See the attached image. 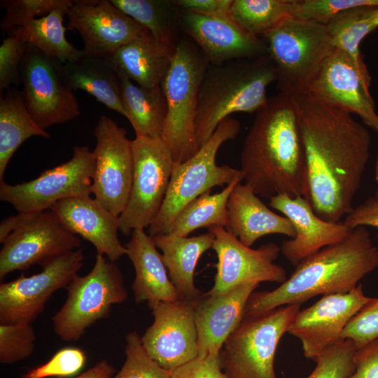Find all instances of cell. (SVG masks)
<instances>
[{
    "label": "cell",
    "instance_id": "cell-31",
    "mask_svg": "<svg viewBox=\"0 0 378 378\" xmlns=\"http://www.w3.org/2000/svg\"><path fill=\"white\" fill-rule=\"evenodd\" d=\"M120 97L136 135L162 138L167 116V104L161 86L146 89L120 76Z\"/></svg>",
    "mask_w": 378,
    "mask_h": 378
},
{
    "label": "cell",
    "instance_id": "cell-49",
    "mask_svg": "<svg viewBox=\"0 0 378 378\" xmlns=\"http://www.w3.org/2000/svg\"><path fill=\"white\" fill-rule=\"evenodd\" d=\"M113 373V367L106 360L102 359L92 368L74 378H111Z\"/></svg>",
    "mask_w": 378,
    "mask_h": 378
},
{
    "label": "cell",
    "instance_id": "cell-26",
    "mask_svg": "<svg viewBox=\"0 0 378 378\" xmlns=\"http://www.w3.org/2000/svg\"><path fill=\"white\" fill-rule=\"evenodd\" d=\"M125 246L135 270L132 289L136 303L146 302L152 309L160 302L179 299L151 236L143 229L134 230Z\"/></svg>",
    "mask_w": 378,
    "mask_h": 378
},
{
    "label": "cell",
    "instance_id": "cell-6",
    "mask_svg": "<svg viewBox=\"0 0 378 378\" xmlns=\"http://www.w3.org/2000/svg\"><path fill=\"white\" fill-rule=\"evenodd\" d=\"M262 38L275 68L276 88L290 98L309 94L335 48L326 25L292 17Z\"/></svg>",
    "mask_w": 378,
    "mask_h": 378
},
{
    "label": "cell",
    "instance_id": "cell-24",
    "mask_svg": "<svg viewBox=\"0 0 378 378\" xmlns=\"http://www.w3.org/2000/svg\"><path fill=\"white\" fill-rule=\"evenodd\" d=\"M50 209L69 232L90 241L97 254L113 262L127 255L118 236L119 216L90 195L62 200Z\"/></svg>",
    "mask_w": 378,
    "mask_h": 378
},
{
    "label": "cell",
    "instance_id": "cell-10",
    "mask_svg": "<svg viewBox=\"0 0 378 378\" xmlns=\"http://www.w3.org/2000/svg\"><path fill=\"white\" fill-rule=\"evenodd\" d=\"M132 146V187L127 205L118 217L119 231L124 235L149 227L163 203L174 164L161 138L136 135Z\"/></svg>",
    "mask_w": 378,
    "mask_h": 378
},
{
    "label": "cell",
    "instance_id": "cell-32",
    "mask_svg": "<svg viewBox=\"0 0 378 378\" xmlns=\"http://www.w3.org/2000/svg\"><path fill=\"white\" fill-rule=\"evenodd\" d=\"M126 15L146 28L160 44L171 49L179 37L181 9L174 1L110 0Z\"/></svg>",
    "mask_w": 378,
    "mask_h": 378
},
{
    "label": "cell",
    "instance_id": "cell-20",
    "mask_svg": "<svg viewBox=\"0 0 378 378\" xmlns=\"http://www.w3.org/2000/svg\"><path fill=\"white\" fill-rule=\"evenodd\" d=\"M370 76L362 72L351 58L334 48L323 64L309 94L360 117L378 133V114L370 94Z\"/></svg>",
    "mask_w": 378,
    "mask_h": 378
},
{
    "label": "cell",
    "instance_id": "cell-2",
    "mask_svg": "<svg viewBox=\"0 0 378 378\" xmlns=\"http://www.w3.org/2000/svg\"><path fill=\"white\" fill-rule=\"evenodd\" d=\"M240 160L245 183L258 196L306 197V159L290 97L279 93L256 112Z\"/></svg>",
    "mask_w": 378,
    "mask_h": 378
},
{
    "label": "cell",
    "instance_id": "cell-34",
    "mask_svg": "<svg viewBox=\"0 0 378 378\" xmlns=\"http://www.w3.org/2000/svg\"><path fill=\"white\" fill-rule=\"evenodd\" d=\"M243 179L241 172L222 191L212 194L209 190L191 201L178 214L169 233L188 237L192 232L202 227H226L228 224L227 204L229 197L236 185Z\"/></svg>",
    "mask_w": 378,
    "mask_h": 378
},
{
    "label": "cell",
    "instance_id": "cell-29",
    "mask_svg": "<svg viewBox=\"0 0 378 378\" xmlns=\"http://www.w3.org/2000/svg\"><path fill=\"white\" fill-rule=\"evenodd\" d=\"M64 79L74 91L83 90L108 108L125 117L120 97V76L110 57L83 54L63 63Z\"/></svg>",
    "mask_w": 378,
    "mask_h": 378
},
{
    "label": "cell",
    "instance_id": "cell-44",
    "mask_svg": "<svg viewBox=\"0 0 378 378\" xmlns=\"http://www.w3.org/2000/svg\"><path fill=\"white\" fill-rule=\"evenodd\" d=\"M28 43L22 38L10 36L0 46V92L20 83V67Z\"/></svg>",
    "mask_w": 378,
    "mask_h": 378
},
{
    "label": "cell",
    "instance_id": "cell-18",
    "mask_svg": "<svg viewBox=\"0 0 378 378\" xmlns=\"http://www.w3.org/2000/svg\"><path fill=\"white\" fill-rule=\"evenodd\" d=\"M68 29L76 30L84 53L111 57L121 46L151 36L108 0H76L68 10Z\"/></svg>",
    "mask_w": 378,
    "mask_h": 378
},
{
    "label": "cell",
    "instance_id": "cell-12",
    "mask_svg": "<svg viewBox=\"0 0 378 378\" xmlns=\"http://www.w3.org/2000/svg\"><path fill=\"white\" fill-rule=\"evenodd\" d=\"M21 214L17 227L3 241L0 279L34 265L45 266L57 257L80 248V237L69 232L51 210Z\"/></svg>",
    "mask_w": 378,
    "mask_h": 378
},
{
    "label": "cell",
    "instance_id": "cell-16",
    "mask_svg": "<svg viewBox=\"0 0 378 378\" xmlns=\"http://www.w3.org/2000/svg\"><path fill=\"white\" fill-rule=\"evenodd\" d=\"M208 230L215 236L212 248L218 262L214 284L207 293L223 294L248 283L281 284L287 279L286 270L274 262L281 253L275 243L252 248L223 226L210 227Z\"/></svg>",
    "mask_w": 378,
    "mask_h": 378
},
{
    "label": "cell",
    "instance_id": "cell-25",
    "mask_svg": "<svg viewBox=\"0 0 378 378\" xmlns=\"http://www.w3.org/2000/svg\"><path fill=\"white\" fill-rule=\"evenodd\" d=\"M227 207L228 224L225 228L248 247L265 235L277 234L290 238L295 236V230L288 218L269 209L246 183L236 185Z\"/></svg>",
    "mask_w": 378,
    "mask_h": 378
},
{
    "label": "cell",
    "instance_id": "cell-38",
    "mask_svg": "<svg viewBox=\"0 0 378 378\" xmlns=\"http://www.w3.org/2000/svg\"><path fill=\"white\" fill-rule=\"evenodd\" d=\"M125 352V360L122 368L111 378H170V372L147 353L136 331L126 335Z\"/></svg>",
    "mask_w": 378,
    "mask_h": 378
},
{
    "label": "cell",
    "instance_id": "cell-42",
    "mask_svg": "<svg viewBox=\"0 0 378 378\" xmlns=\"http://www.w3.org/2000/svg\"><path fill=\"white\" fill-rule=\"evenodd\" d=\"M87 360L85 352L76 347L58 351L48 362L31 369L23 378H62L78 374Z\"/></svg>",
    "mask_w": 378,
    "mask_h": 378
},
{
    "label": "cell",
    "instance_id": "cell-35",
    "mask_svg": "<svg viewBox=\"0 0 378 378\" xmlns=\"http://www.w3.org/2000/svg\"><path fill=\"white\" fill-rule=\"evenodd\" d=\"M377 8L361 6L345 10L326 25L333 47L348 55L365 74L369 72L363 61L360 45L368 34L377 28L374 23Z\"/></svg>",
    "mask_w": 378,
    "mask_h": 378
},
{
    "label": "cell",
    "instance_id": "cell-23",
    "mask_svg": "<svg viewBox=\"0 0 378 378\" xmlns=\"http://www.w3.org/2000/svg\"><path fill=\"white\" fill-rule=\"evenodd\" d=\"M258 283H248L218 295L202 294L192 302L197 330L198 357L219 359L229 335L244 316Z\"/></svg>",
    "mask_w": 378,
    "mask_h": 378
},
{
    "label": "cell",
    "instance_id": "cell-19",
    "mask_svg": "<svg viewBox=\"0 0 378 378\" xmlns=\"http://www.w3.org/2000/svg\"><path fill=\"white\" fill-rule=\"evenodd\" d=\"M152 314L153 322L141 338L155 361L170 372L198 356L192 302L180 298L160 302Z\"/></svg>",
    "mask_w": 378,
    "mask_h": 378
},
{
    "label": "cell",
    "instance_id": "cell-52",
    "mask_svg": "<svg viewBox=\"0 0 378 378\" xmlns=\"http://www.w3.org/2000/svg\"><path fill=\"white\" fill-rule=\"evenodd\" d=\"M374 23L378 27V7L376 8L374 15Z\"/></svg>",
    "mask_w": 378,
    "mask_h": 378
},
{
    "label": "cell",
    "instance_id": "cell-36",
    "mask_svg": "<svg viewBox=\"0 0 378 378\" xmlns=\"http://www.w3.org/2000/svg\"><path fill=\"white\" fill-rule=\"evenodd\" d=\"M292 0H233L230 15L248 34L262 37L291 17Z\"/></svg>",
    "mask_w": 378,
    "mask_h": 378
},
{
    "label": "cell",
    "instance_id": "cell-28",
    "mask_svg": "<svg viewBox=\"0 0 378 378\" xmlns=\"http://www.w3.org/2000/svg\"><path fill=\"white\" fill-rule=\"evenodd\" d=\"M174 51L148 36L121 46L110 59L119 76L151 89L161 86Z\"/></svg>",
    "mask_w": 378,
    "mask_h": 378
},
{
    "label": "cell",
    "instance_id": "cell-27",
    "mask_svg": "<svg viewBox=\"0 0 378 378\" xmlns=\"http://www.w3.org/2000/svg\"><path fill=\"white\" fill-rule=\"evenodd\" d=\"M162 251L163 262L179 298L194 302L203 293L195 286L194 274L202 254L212 248L215 236L211 232L193 237L170 233L152 237Z\"/></svg>",
    "mask_w": 378,
    "mask_h": 378
},
{
    "label": "cell",
    "instance_id": "cell-46",
    "mask_svg": "<svg viewBox=\"0 0 378 378\" xmlns=\"http://www.w3.org/2000/svg\"><path fill=\"white\" fill-rule=\"evenodd\" d=\"M349 378H378V338L358 349Z\"/></svg>",
    "mask_w": 378,
    "mask_h": 378
},
{
    "label": "cell",
    "instance_id": "cell-17",
    "mask_svg": "<svg viewBox=\"0 0 378 378\" xmlns=\"http://www.w3.org/2000/svg\"><path fill=\"white\" fill-rule=\"evenodd\" d=\"M371 298L361 284L347 293L323 295L300 310L287 332L300 341L304 356L316 362L323 351L343 340L347 323Z\"/></svg>",
    "mask_w": 378,
    "mask_h": 378
},
{
    "label": "cell",
    "instance_id": "cell-15",
    "mask_svg": "<svg viewBox=\"0 0 378 378\" xmlns=\"http://www.w3.org/2000/svg\"><path fill=\"white\" fill-rule=\"evenodd\" d=\"M82 248L66 253L43 267L42 271L0 284V324L31 323L51 295L68 286L82 268Z\"/></svg>",
    "mask_w": 378,
    "mask_h": 378
},
{
    "label": "cell",
    "instance_id": "cell-13",
    "mask_svg": "<svg viewBox=\"0 0 378 378\" xmlns=\"http://www.w3.org/2000/svg\"><path fill=\"white\" fill-rule=\"evenodd\" d=\"M62 65V62L30 44L20 64L25 105L35 122L45 130L80 114L77 98L64 79Z\"/></svg>",
    "mask_w": 378,
    "mask_h": 378
},
{
    "label": "cell",
    "instance_id": "cell-33",
    "mask_svg": "<svg viewBox=\"0 0 378 378\" xmlns=\"http://www.w3.org/2000/svg\"><path fill=\"white\" fill-rule=\"evenodd\" d=\"M67 13L66 10H53L23 27L12 29L8 34L22 38L46 55L62 63L72 61L83 54V50L74 47L66 38L68 27L64 26L63 22Z\"/></svg>",
    "mask_w": 378,
    "mask_h": 378
},
{
    "label": "cell",
    "instance_id": "cell-22",
    "mask_svg": "<svg viewBox=\"0 0 378 378\" xmlns=\"http://www.w3.org/2000/svg\"><path fill=\"white\" fill-rule=\"evenodd\" d=\"M269 205L281 212L292 223L295 236L284 240L282 255L293 265L328 246L346 238L351 232L343 221L330 222L319 217L304 197L277 195L270 198Z\"/></svg>",
    "mask_w": 378,
    "mask_h": 378
},
{
    "label": "cell",
    "instance_id": "cell-5",
    "mask_svg": "<svg viewBox=\"0 0 378 378\" xmlns=\"http://www.w3.org/2000/svg\"><path fill=\"white\" fill-rule=\"evenodd\" d=\"M208 64L197 45L186 36L181 37L161 84L167 104L161 139L175 163L186 161L200 148L195 116L200 86Z\"/></svg>",
    "mask_w": 378,
    "mask_h": 378
},
{
    "label": "cell",
    "instance_id": "cell-40",
    "mask_svg": "<svg viewBox=\"0 0 378 378\" xmlns=\"http://www.w3.org/2000/svg\"><path fill=\"white\" fill-rule=\"evenodd\" d=\"M357 349L348 339L328 348L319 356L314 370L307 378H349L355 368Z\"/></svg>",
    "mask_w": 378,
    "mask_h": 378
},
{
    "label": "cell",
    "instance_id": "cell-47",
    "mask_svg": "<svg viewBox=\"0 0 378 378\" xmlns=\"http://www.w3.org/2000/svg\"><path fill=\"white\" fill-rule=\"evenodd\" d=\"M184 11L207 16H228L233 0H175Z\"/></svg>",
    "mask_w": 378,
    "mask_h": 378
},
{
    "label": "cell",
    "instance_id": "cell-8",
    "mask_svg": "<svg viewBox=\"0 0 378 378\" xmlns=\"http://www.w3.org/2000/svg\"><path fill=\"white\" fill-rule=\"evenodd\" d=\"M300 305L244 316L221 349L219 360L224 373L229 378H276V351Z\"/></svg>",
    "mask_w": 378,
    "mask_h": 378
},
{
    "label": "cell",
    "instance_id": "cell-50",
    "mask_svg": "<svg viewBox=\"0 0 378 378\" xmlns=\"http://www.w3.org/2000/svg\"><path fill=\"white\" fill-rule=\"evenodd\" d=\"M21 219V214L4 218L0 225V242L2 244L6 238L17 227Z\"/></svg>",
    "mask_w": 378,
    "mask_h": 378
},
{
    "label": "cell",
    "instance_id": "cell-39",
    "mask_svg": "<svg viewBox=\"0 0 378 378\" xmlns=\"http://www.w3.org/2000/svg\"><path fill=\"white\" fill-rule=\"evenodd\" d=\"M361 6L378 7V0H292V18L326 25L337 14Z\"/></svg>",
    "mask_w": 378,
    "mask_h": 378
},
{
    "label": "cell",
    "instance_id": "cell-14",
    "mask_svg": "<svg viewBox=\"0 0 378 378\" xmlns=\"http://www.w3.org/2000/svg\"><path fill=\"white\" fill-rule=\"evenodd\" d=\"M96 146L92 194L119 216L129 200L134 169L132 140L112 118L102 115L94 130Z\"/></svg>",
    "mask_w": 378,
    "mask_h": 378
},
{
    "label": "cell",
    "instance_id": "cell-7",
    "mask_svg": "<svg viewBox=\"0 0 378 378\" xmlns=\"http://www.w3.org/2000/svg\"><path fill=\"white\" fill-rule=\"evenodd\" d=\"M239 130V120L227 117L193 155L183 162H174L163 203L148 227L150 236L169 233L174 220L188 203L214 187L230 184L241 174L240 169L218 165L216 162L220 147L234 139Z\"/></svg>",
    "mask_w": 378,
    "mask_h": 378
},
{
    "label": "cell",
    "instance_id": "cell-41",
    "mask_svg": "<svg viewBox=\"0 0 378 378\" xmlns=\"http://www.w3.org/2000/svg\"><path fill=\"white\" fill-rule=\"evenodd\" d=\"M36 335L31 323L0 324V362L4 365L28 358L34 351Z\"/></svg>",
    "mask_w": 378,
    "mask_h": 378
},
{
    "label": "cell",
    "instance_id": "cell-48",
    "mask_svg": "<svg viewBox=\"0 0 378 378\" xmlns=\"http://www.w3.org/2000/svg\"><path fill=\"white\" fill-rule=\"evenodd\" d=\"M344 223L350 229L372 227L378 230V200L369 197L345 216Z\"/></svg>",
    "mask_w": 378,
    "mask_h": 378
},
{
    "label": "cell",
    "instance_id": "cell-21",
    "mask_svg": "<svg viewBox=\"0 0 378 378\" xmlns=\"http://www.w3.org/2000/svg\"><path fill=\"white\" fill-rule=\"evenodd\" d=\"M180 27L209 64L267 55L263 38L248 34L230 15L207 16L181 9Z\"/></svg>",
    "mask_w": 378,
    "mask_h": 378
},
{
    "label": "cell",
    "instance_id": "cell-9",
    "mask_svg": "<svg viewBox=\"0 0 378 378\" xmlns=\"http://www.w3.org/2000/svg\"><path fill=\"white\" fill-rule=\"evenodd\" d=\"M66 289V301L52 317L54 331L65 342L78 340L88 328L109 316L113 304L127 298L120 270L99 254L90 272L75 276Z\"/></svg>",
    "mask_w": 378,
    "mask_h": 378
},
{
    "label": "cell",
    "instance_id": "cell-3",
    "mask_svg": "<svg viewBox=\"0 0 378 378\" xmlns=\"http://www.w3.org/2000/svg\"><path fill=\"white\" fill-rule=\"evenodd\" d=\"M378 267V248L366 227L352 229L342 241L300 261L289 278L272 290L253 292L244 316L304 302L318 295L344 293Z\"/></svg>",
    "mask_w": 378,
    "mask_h": 378
},
{
    "label": "cell",
    "instance_id": "cell-30",
    "mask_svg": "<svg viewBox=\"0 0 378 378\" xmlns=\"http://www.w3.org/2000/svg\"><path fill=\"white\" fill-rule=\"evenodd\" d=\"M50 134L40 127L25 105L22 92L10 88L0 98V182L8 163L18 148L29 138Z\"/></svg>",
    "mask_w": 378,
    "mask_h": 378
},
{
    "label": "cell",
    "instance_id": "cell-37",
    "mask_svg": "<svg viewBox=\"0 0 378 378\" xmlns=\"http://www.w3.org/2000/svg\"><path fill=\"white\" fill-rule=\"evenodd\" d=\"M74 1L70 0H4L1 6L5 10L0 27L9 32L26 25L37 17L45 16L55 10H69Z\"/></svg>",
    "mask_w": 378,
    "mask_h": 378
},
{
    "label": "cell",
    "instance_id": "cell-51",
    "mask_svg": "<svg viewBox=\"0 0 378 378\" xmlns=\"http://www.w3.org/2000/svg\"><path fill=\"white\" fill-rule=\"evenodd\" d=\"M375 180L377 182V190H376L374 197L377 200H378V151L377 154V159H376V163H375Z\"/></svg>",
    "mask_w": 378,
    "mask_h": 378
},
{
    "label": "cell",
    "instance_id": "cell-1",
    "mask_svg": "<svg viewBox=\"0 0 378 378\" xmlns=\"http://www.w3.org/2000/svg\"><path fill=\"white\" fill-rule=\"evenodd\" d=\"M291 99L307 164L305 198L319 217L341 221L354 209L370 155V133L352 114L309 94Z\"/></svg>",
    "mask_w": 378,
    "mask_h": 378
},
{
    "label": "cell",
    "instance_id": "cell-11",
    "mask_svg": "<svg viewBox=\"0 0 378 378\" xmlns=\"http://www.w3.org/2000/svg\"><path fill=\"white\" fill-rule=\"evenodd\" d=\"M94 167L93 151L86 146H76L71 159L34 179L14 185L0 182V200L18 212L50 209L62 200L90 195Z\"/></svg>",
    "mask_w": 378,
    "mask_h": 378
},
{
    "label": "cell",
    "instance_id": "cell-45",
    "mask_svg": "<svg viewBox=\"0 0 378 378\" xmlns=\"http://www.w3.org/2000/svg\"><path fill=\"white\" fill-rule=\"evenodd\" d=\"M170 378H229L219 359L197 357L170 371Z\"/></svg>",
    "mask_w": 378,
    "mask_h": 378
},
{
    "label": "cell",
    "instance_id": "cell-43",
    "mask_svg": "<svg viewBox=\"0 0 378 378\" xmlns=\"http://www.w3.org/2000/svg\"><path fill=\"white\" fill-rule=\"evenodd\" d=\"M377 338L378 298H372L347 323L342 339L351 340L360 349Z\"/></svg>",
    "mask_w": 378,
    "mask_h": 378
},
{
    "label": "cell",
    "instance_id": "cell-4",
    "mask_svg": "<svg viewBox=\"0 0 378 378\" xmlns=\"http://www.w3.org/2000/svg\"><path fill=\"white\" fill-rule=\"evenodd\" d=\"M276 75L268 55L209 64L199 90L195 116L199 147L232 113H254L268 100L267 90Z\"/></svg>",
    "mask_w": 378,
    "mask_h": 378
}]
</instances>
